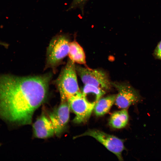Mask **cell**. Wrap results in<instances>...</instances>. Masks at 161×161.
Segmentation results:
<instances>
[{
    "label": "cell",
    "instance_id": "obj_1",
    "mask_svg": "<svg viewBox=\"0 0 161 161\" xmlns=\"http://www.w3.org/2000/svg\"><path fill=\"white\" fill-rule=\"evenodd\" d=\"M50 78L49 75H0V119L12 124H30L46 97Z\"/></svg>",
    "mask_w": 161,
    "mask_h": 161
},
{
    "label": "cell",
    "instance_id": "obj_2",
    "mask_svg": "<svg viewBox=\"0 0 161 161\" xmlns=\"http://www.w3.org/2000/svg\"><path fill=\"white\" fill-rule=\"evenodd\" d=\"M75 63L69 59L56 81L61 102L67 101L71 97L80 92Z\"/></svg>",
    "mask_w": 161,
    "mask_h": 161
},
{
    "label": "cell",
    "instance_id": "obj_3",
    "mask_svg": "<svg viewBox=\"0 0 161 161\" xmlns=\"http://www.w3.org/2000/svg\"><path fill=\"white\" fill-rule=\"evenodd\" d=\"M69 43L65 35H58L52 39L47 50V66L54 67L62 61L68 54Z\"/></svg>",
    "mask_w": 161,
    "mask_h": 161
},
{
    "label": "cell",
    "instance_id": "obj_4",
    "mask_svg": "<svg viewBox=\"0 0 161 161\" xmlns=\"http://www.w3.org/2000/svg\"><path fill=\"white\" fill-rule=\"evenodd\" d=\"M91 137L114 154L120 161L123 160L122 153L125 149L123 140L117 137L96 129H89L76 137L83 136Z\"/></svg>",
    "mask_w": 161,
    "mask_h": 161
},
{
    "label": "cell",
    "instance_id": "obj_5",
    "mask_svg": "<svg viewBox=\"0 0 161 161\" xmlns=\"http://www.w3.org/2000/svg\"><path fill=\"white\" fill-rule=\"evenodd\" d=\"M75 66L76 72L84 84L93 85L105 90L110 88L112 83L103 71L80 66Z\"/></svg>",
    "mask_w": 161,
    "mask_h": 161
},
{
    "label": "cell",
    "instance_id": "obj_6",
    "mask_svg": "<svg viewBox=\"0 0 161 161\" xmlns=\"http://www.w3.org/2000/svg\"><path fill=\"white\" fill-rule=\"evenodd\" d=\"M117 90L115 102L116 106L122 109H126L131 105L142 101L139 92L130 85L126 83H112Z\"/></svg>",
    "mask_w": 161,
    "mask_h": 161
},
{
    "label": "cell",
    "instance_id": "obj_7",
    "mask_svg": "<svg viewBox=\"0 0 161 161\" xmlns=\"http://www.w3.org/2000/svg\"><path fill=\"white\" fill-rule=\"evenodd\" d=\"M67 102L70 108L75 115L73 120L74 123H84L88 120L94 106L85 100L81 92L70 97Z\"/></svg>",
    "mask_w": 161,
    "mask_h": 161
},
{
    "label": "cell",
    "instance_id": "obj_8",
    "mask_svg": "<svg viewBox=\"0 0 161 161\" xmlns=\"http://www.w3.org/2000/svg\"><path fill=\"white\" fill-rule=\"evenodd\" d=\"M70 107L67 101L61 104L49 114V118L53 125L55 134L58 136L63 131L69 119Z\"/></svg>",
    "mask_w": 161,
    "mask_h": 161
},
{
    "label": "cell",
    "instance_id": "obj_9",
    "mask_svg": "<svg viewBox=\"0 0 161 161\" xmlns=\"http://www.w3.org/2000/svg\"><path fill=\"white\" fill-rule=\"evenodd\" d=\"M34 135L35 137L45 139L52 137L55 131L52 123L49 119L45 115L38 117L32 126Z\"/></svg>",
    "mask_w": 161,
    "mask_h": 161
},
{
    "label": "cell",
    "instance_id": "obj_10",
    "mask_svg": "<svg viewBox=\"0 0 161 161\" xmlns=\"http://www.w3.org/2000/svg\"><path fill=\"white\" fill-rule=\"evenodd\" d=\"M81 92L85 100L89 103L94 105L105 94L104 89L95 86L85 84Z\"/></svg>",
    "mask_w": 161,
    "mask_h": 161
},
{
    "label": "cell",
    "instance_id": "obj_11",
    "mask_svg": "<svg viewBox=\"0 0 161 161\" xmlns=\"http://www.w3.org/2000/svg\"><path fill=\"white\" fill-rule=\"evenodd\" d=\"M116 95H112L101 98L95 104L94 111L97 116H103L109 110L115 102Z\"/></svg>",
    "mask_w": 161,
    "mask_h": 161
},
{
    "label": "cell",
    "instance_id": "obj_12",
    "mask_svg": "<svg viewBox=\"0 0 161 161\" xmlns=\"http://www.w3.org/2000/svg\"><path fill=\"white\" fill-rule=\"evenodd\" d=\"M129 116L126 109L115 112L111 115L109 124L112 128L120 129L125 127L128 123Z\"/></svg>",
    "mask_w": 161,
    "mask_h": 161
},
{
    "label": "cell",
    "instance_id": "obj_13",
    "mask_svg": "<svg viewBox=\"0 0 161 161\" xmlns=\"http://www.w3.org/2000/svg\"><path fill=\"white\" fill-rule=\"evenodd\" d=\"M68 55L70 59L74 63L86 64L85 55L83 49L75 40L69 43Z\"/></svg>",
    "mask_w": 161,
    "mask_h": 161
},
{
    "label": "cell",
    "instance_id": "obj_14",
    "mask_svg": "<svg viewBox=\"0 0 161 161\" xmlns=\"http://www.w3.org/2000/svg\"><path fill=\"white\" fill-rule=\"evenodd\" d=\"M154 57L159 59L161 58V40L158 43L154 52Z\"/></svg>",
    "mask_w": 161,
    "mask_h": 161
},
{
    "label": "cell",
    "instance_id": "obj_15",
    "mask_svg": "<svg viewBox=\"0 0 161 161\" xmlns=\"http://www.w3.org/2000/svg\"><path fill=\"white\" fill-rule=\"evenodd\" d=\"M86 0H73L68 10L80 6Z\"/></svg>",
    "mask_w": 161,
    "mask_h": 161
},
{
    "label": "cell",
    "instance_id": "obj_16",
    "mask_svg": "<svg viewBox=\"0 0 161 161\" xmlns=\"http://www.w3.org/2000/svg\"><path fill=\"white\" fill-rule=\"evenodd\" d=\"M0 45L4 47L5 48H7L8 47V44L4 42L0 41Z\"/></svg>",
    "mask_w": 161,
    "mask_h": 161
},
{
    "label": "cell",
    "instance_id": "obj_17",
    "mask_svg": "<svg viewBox=\"0 0 161 161\" xmlns=\"http://www.w3.org/2000/svg\"><path fill=\"white\" fill-rule=\"evenodd\" d=\"M160 60H161V58H160Z\"/></svg>",
    "mask_w": 161,
    "mask_h": 161
}]
</instances>
